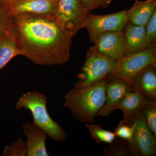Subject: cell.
<instances>
[{
  "mask_svg": "<svg viewBox=\"0 0 156 156\" xmlns=\"http://www.w3.org/2000/svg\"><path fill=\"white\" fill-rule=\"evenodd\" d=\"M20 54L39 65H62L70 56L73 36L54 16L9 14Z\"/></svg>",
  "mask_w": 156,
  "mask_h": 156,
  "instance_id": "1",
  "label": "cell"
},
{
  "mask_svg": "<svg viewBox=\"0 0 156 156\" xmlns=\"http://www.w3.org/2000/svg\"><path fill=\"white\" fill-rule=\"evenodd\" d=\"M106 83L104 79L85 89L74 87L65 95L63 107L79 122L93 123L105 103Z\"/></svg>",
  "mask_w": 156,
  "mask_h": 156,
  "instance_id": "2",
  "label": "cell"
},
{
  "mask_svg": "<svg viewBox=\"0 0 156 156\" xmlns=\"http://www.w3.org/2000/svg\"><path fill=\"white\" fill-rule=\"evenodd\" d=\"M47 95L37 91L24 93L16 102L18 110L30 111L33 117V123L41 128L50 137L57 142H62L67 138V134L61 125L54 121L47 109Z\"/></svg>",
  "mask_w": 156,
  "mask_h": 156,
  "instance_id": "3",
  "label": "cell"
},
{
  "mask_svg": "<svg viewBox=\"0 0 156 156\" xmlns=\"http://www.w3.org/2000/svg\"><path fill=\"white\" fill-rule=\"evenodd\" d=\"M117 65L116 60L98 53L90 48L74 87L85 89L100 82L115 70Z\"/></svg>",
  "mask_w": 156,
  "mask_h": 156,
  "instance_id": "4",
  "label": "cell"
},
{
  "mask_svg": "<svg viewBox=\"0 0 156 156\" xmlns=\"http://www.w3.org/2000/svg\"><path fill=\"white\" fill-rule=\"evenodd\" d=\"M156 63V44L131 54L126 55L118 61V65L113 72L106 76V80L119 78L131 83L136 76L147 68Z\"/></svg>",
  "mask_w": 156,
  "mask_h": 156,
  "instance_id": "5",
  "label": "cell"
},
{
  "mask_svg": "<svg viewBox=\"0 0 156 156\" xmlns=\"http://www.w3.org/2000/svg\"><path fill=\"white\" fill-rule=\"evenodd\" d=\"M128 22L126 9L107 15L88 13L84 17L83 28L87 30L90 40L94 43L104 33L123 31Z\"/></svg>",
  "mask_w": 156,
  "mask_h": 156,
  "instance_id": "6",
  "label": "cell"
},
{
  "mask_svg": "<svg viewBox=\"0 0 156 156\" xmlns=\"http://www.w3.org/2000/svg\"><path fill=\"white\" fill-rule=\"evenodd\" d=\"M79 0H57L54 17L73 37L83 29L85 15Z\"/></svg>",
  "mask_w": 156,
  "mask_h": 156,
  "instance_id": "7",
  "label": "cell"
},
{
  "mask_svg": "<svg viewBox=\"0 0 156 156\" xmlns=\"http://www.w3.org/2000/svg\"><path fill=\"white\" fill-rule=\"evenodd\" d=\"M135 128L131 142H128L130 155L154 156L156 154V137L150 130L142 112L135 121Z\"/></svg>",
  "mask_w": 156,
  "mask_h": 156,
  "instance_id": "8",
  "label": "cell"
},
{
  "mask_svg": "<svg viewBox=\"0 0 156 156\" xmlns=\"http://www.w3.org/2000/svg\"><path fill=\"white\" fill-rule=\"evenodd\" d=\"M94 51L118 61L125 56L126 39L124 31H108L101 34L94 42Z\"/></svg>",
  "mask_w": 156,
  "mask_h": 156,
  "instance_id": "9",
  "label": "cell"
},
{
  "mask_svg": "<svg viewBox=\"0 0 156 156\" xmlns=\"http://www.w3.org/2000/svg\"><path fill=\"white\" fill-rule=\"evenodd\" d=\"M57 0H18L12 2L9 14H28L54 16Z\"/></svg>",
  "mask_w": 156,
  "mask_h": 156,
  "instance_id": "10",
  "label": "cell"
},
{
  "mask_svg": "<svg viewBox=\"0 0 156 156\" xmlns=\"http://www.w3.org/2000/svg\"><path fill=\"white\" fill-rule=\"evenodd\" d=\"M146 97L140 92L132 90L115 105L112 111L119 109L123 114L122 122L131 126L134 124L136 118L142 112V108Z\"/></svg>",
  "mask_w": 156,
  "mask_h": 156,
  "instance_id": "11",
  "label": "cell"
},
{
  "mask_svg": "<svg viewBox=\"0 0 156 156\" xmlns=\"http://www.w3.org/2000/svg\"><path fill=\"white\" fill-rule=\"evenodd\" d=\"M135 90L128 82L119 78L106 80L105 86V101L103 107L97 116L107 117L113 112L115 105L121 100L126 93Z\"/></svg>",
  "mask_w": 156,
  "mask_h": 156,
  "instance_id": "12",
  "label": "cell"
},
{
  "mask_svg": "<svg viewBox=\"0 0 156 156\" xmlns=\"http://www.w3.org/2000/svg\"><path fill=\"white\" fill-rule=\"evenodd\" d=\"M23 130L27 139V156H48L46 147L48 135L33 123L28 122L23 126Z\"/></svg>",
  "mask_w": 156,
  "mask_h": 156,
  "instance_id": "13",
  "label": "cell"
},
{
  "mask_svg": "<svg viewBox=\"0 0 156 156\" xmlns=\"http://www.w3.org/2000/svg\"><path fill=\"white\" fill-rule=\"evenodd\" d=\"M131 86L147 98L156 99V63L140 73Z\"/></svg>",
  "mask_w": 156,
  "mask_h": 156,
  "instance_id": "14",
  "label": "cell"
},
{
  "mask_svg": "<svg viewBox=\"0 0 156 156\" xmlns=\"http://www.w3.org/2000/svg\"><path fill=\"white\" fill-rule=\"evenodd\" d=\"M156 11V0H135L132 7L127 11L128 21L134 25L146 26Z\"/></svg>",
  "mask_w": 156,
  "mask_h": 156,
  "instance_id": "15",
  "label": "cell"
},
{
  "mask_svg": "<svg viewBox=\"0 0 156 156\" xmlns=\"http://www.w3.org/2000/svg\"><path fill=\"white\" fill-rule=\"evenodd\" d=\"M124 30L126 44L125 56L146 49L145 26L134 25L128 21Z\"/></svg>",
  "mask_w": 156,
  "mask_h": 156,
  "instance_id": "16",
  "label": "cell"
},
{
  "mask_svg": "<svg viewBox=\"0 0 156 156\" xmlns=\"http://www.w3.org/2000/svg\"><path fill=\"white\" fill-rule=\"evenodd\" d=\"M20 52L9 29L0 34V70Z\"/></svg>",
  "mask_w": 156,
  "mask_h": 156,
  "instance_id": "17",
  "label": "cell"
},
{
  "mask_svg": "<svg viewBox=\"0 0 156 156\" xmlns=\"http://www.w3.org/2000/svg\"><path fill=\"white\" fill-rule=\"evenodd\" d=\"M142 112L147 125L156 137V100L146 98Z\"/></svg>",
  "mask_w": 156,
  "mask_h": 156,
  "instance_id": "18",
  "label": "cell"
},
{
  "mask_svg": "<svg viewBox=\"0 0 156 156\" xmlns=\"http://www.w3.org/2000/svg\"><path fill=\"white\" fill-rule=\"evenodd\" d=\"M86 127L88 128L92 137L95 140L98 144L101 143L110 144L112 142L116 136L115 132L108 131L101 128L99 125L87 123Z\"/></svg>",
  "mask_w": 156,
  "mask_h": 156,
  "instance_id": "19",
  "label": "cell"
},
{
  "mask_svg": "<svg viewBox=\"0 0 156 156\" xmlns=\"http://www.w3.org/2000/svg\"><path fill=\"white\" fill-rule=\"evenodd\" d=\"M129 155L128 141L117 136L104 151L105 156H126Z\"/></svg>",
  "mask_w": 156,
  "mask_h": 156,
  "instance_id": "20",
  "label": "cell"
},
{
  "mask_svg": "<svg viewBox=\"0 0 156 156\" xmlns=\"http://www.w3.org/2000/svg\"><path fill=\"white\" fill-rule=\"evenodd\" d=\"M4 156H27V145L26 141L20 138L6 145L3 152Z\"/></svg>",
  "mask_w": 156,
  "mask_h": 156,
  "instance_id": "21",
  "label": "cell"
},
{
  "mask_svg": "<svg viewBox=\"0 0 156 156\" xmlns=\"http://www.w3.org/2000/svg\"><path fill=\"white\" fill-rule=\"evenodd\" d=\"M145 47L156 44V11L153 14L145 26Z\"/></svg>",
  "mask_w": 156,
  "mask_h": 156,
  "instance_id": "22",
  "label": "cell"
},
{
  "mask_svg": "<svg viewBox=\"0 0 156 156\" xmlns=\"http://www.w3.org/2000/svg\"><path fill=\"white\" fill-rule=\"evenodd\" d=\"M113 0H79L85 14L99 8H107Z\"/></svg>",
  "mask_w": 156,
  "mask_h": 156,
  "instance_id": "23",
  "label": "cell"
},
{
  "mask_svg": "<svg viewBox=\"0 0 156 156\" xmlns=\"http://www.w3.org/2000/svg\"><path fill=\"white\" fill-rule=\"evenodd\" d=\"M135 123L130 126L120 122L115 130L116 136L119 138L131 142L134 134Z\"/></svg>",
  "mask_w": 156,
  "mask_h": 156,
  "instance_id": "24",
  "label": "cell"
},
{
  "mask_svg": "<svg viewBox=\"0 0 156 156\" xmlns=\"http://www.w3.org/2000/svg\"><path fill=\"white\" fill-rule=\"evenodd\" d=\"M10 27L9 14L5 9L0 5V34L9 30Z\"/></svg>",
  "mask_w": 156,
  "mask_h": 156,
  "instance_id": "25",
  "label": "cell"
},
{
  "mask_svg": "<svg viewBox=\"0 0 156 156\" xmlns=\"http://www.w3.org/2000/svg\"><path fill=\"white\" fill-rule=\"evenodd\" d=\"M12 2V0H0V5L7 10Z\"/></svg>",
  "mask_w": 156,
  "mask_h": 156,
  "instance_id": "26",
  "label": "cell"
},
{
  "mask_svg": "<svg viewBox=\"0 0 156 156\" xmlns=\"http://www.w3.org/2000/svg\"><path fill=\"white\" fill-rule=\"evenodd\" d=\"M18 1V0H12V2H14V1Z\"/></svg>",
  "mask_w": 156,
  "mask_h": 156,
  "instance_id": "27",
  "label": "cell"
}]
</instances>
